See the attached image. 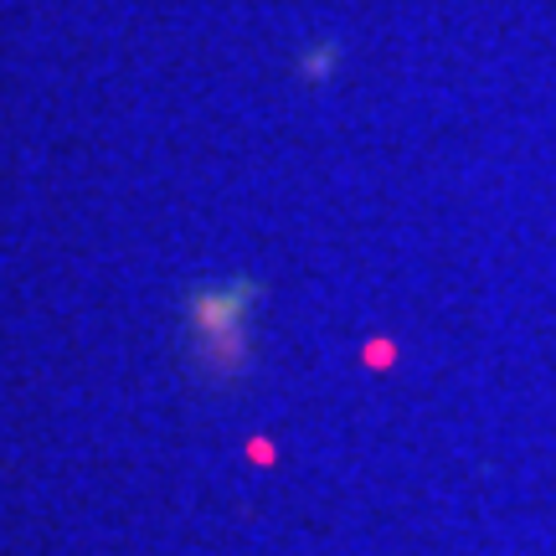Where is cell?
<instances>
[{
	"instance_id": "6da1fadb",
	"label": "cell",
	"mask_w": 556,
	"mask_h": 556,
	"mask_svg": "<svg viewBox=\"0 0 556 556\" xmlns=\"http://www.w3.org/2000/svg\"><path fill=\"white\" fill-rule=\"evenodd\" d=\"M253 283L232 278L217 289L191 294V330H197V361L212 377L232 381L248 366V345H242V325H248V304H253Z\"/></svg>"
}]
</instances>
